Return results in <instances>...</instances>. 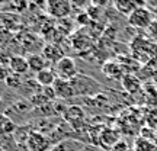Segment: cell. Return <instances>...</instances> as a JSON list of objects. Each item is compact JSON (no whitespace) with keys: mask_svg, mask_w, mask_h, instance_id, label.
Returning <instances> with one entry per match:
<instances>
[{"mask_svg":"<svg viewBox=\"0 0 157 151\" xmlns=\"http://www.w3.org/2000/svg\"><path fill=\"white\" fill-rule=\"evenodd\" d=\"M132 150L134 151H157V147L150 140H147L144 137H138L134 141V148Z\"/></svg>","mask_w":157,"mask_h":151,"instance_id":"obj_15","label":"cell"},{"mask_svg":"<svg viewBox=\"0 0 157 151\" xmlns=\"http://www.w3.org/2000/svg\"><path fill=\"white\" fill-rule=\"evenodd\" d=\"M129 151H134V150H129Z\"/></svg>","mask_w":157,"mask_h":151,"instance_id":"obj_20","label":"cell"},{"mask_svg":"<svg viewBox=\"0 0 157 151\" xmlns=\"http://www.w3.org/2000/svg\"><path fill=\"white\" fill-rule=\"evenodd\" d=\"M45 6H47V12L57 19H63V17L68 16L71 13V7H73V5L67 0H48Z\"/></svg>","mask_w":157,"mask_h":151,"instance_id":"obj_4","label":"cell"},{"mask_svg":"<svg viewBox=\"0 0 157 151\" xmlns=\"http://www.w3.org/2000/svg\"><path fill=\"white\" fill-rule=\"evenodd\" d=\"M111 151H129V148L125 141H118L117 144L111 148Z\"/></svg>","mask_w":157,"mask_h":151,"instance_id":"obj_17","label":"cell"},{"mask_svg":"<svg viewBox=\"0 0 157 151\" xmlns=\"http://www.w3.org/2000/svg\"><path fill=\"white\" fill-rule=\"evenodd\" d=\"M82 151H99V148H96V147H93V145H86V147H83Z\"/></svg>","mask_w":157,"mask_h":151,"instance_id":"obj_18","label":"cell"},{"mask_svg":"<svg viewBox=\"0 0 157 151\" xmlns=\"http://www.w3.org/2000/svg\"><path fill=\"white\" fill-rule=\"evenodd\" d=\"M52 70L56 71L57 78H63V80H73L78 74L74 58L67 55H64L60 61L56 62L52 66Z\"/></svg>","mask_w":157,"mask_h":151,"instance_id":"obj_3","label":"cell"},{"mask_svg":"<svg viewBox=\"0 0 157 151\" xmlns=\"http://www.w3.org/2000/svg\"><path fill=\"white\" fill-rule=\"evenodd\" d=\"M15 129H16L15 122L12 121L10 118L6 116V115H0V137L12 134Z\"/></svg>","mask_w":157,"mask_h":151,"instance_id":"obj_14","label":"cell"},{"mask_svg":"<svg viewBox=\"0 0 157 151\" xmlns=\"http://www.w3.org/2000/svg\"><path fill=\"white\" fill-rule=\"evenodd\" d=\"M154 22L157 23V10H156V13H154Z\"/></svg>","mask_w":157,"mask_h":151,"instance_id":"obj_19","label":"cell"},{"mask_svg":"<svg viewBox=\"0 0 157 151\" xmlns=\"http://www.w3.org/2000/svg\"><path fill=\"white\" fill-rule=\"evenodd\" d=\"M35 80L41 87H52L57 81V74L52 68H45L35 76Z\"/></svg>","mask_w":157,"mask_h":151,"instance_id":"obj_11","label":"cell"},{"mask_svg":"<svg viewBox=\"0 0 157 151\" xmlns=\"http://www.w3.org/2000/svg\"><path fill=\"white\" fill-rule=\"evenodd\" d=\"M102 73L108 76L109 78H113V80H121L124 77V68L122 64H119L118 61H106L102 67Z\"/></svg>","mask_w":157,"mask_h":151,"instance_id":"obj_10","label":"cell"},{"mask_svg":"<svg viewBox=\"0 0 157 151\" xmlns=\"http://www.w3.org/2000/svg\"><path fill=\"white\" fill-rule=\"evenodd\" d=\"M64 118L67 119L68 122L74 123L76 121H82L84 118V113H83V109L78 106H71L68 108L67 111L64 112Z\"/></svg>","mask_w":157,"mask_h":151,"instance_id":"obj_16","label":"cell"},{"mask_svg":"<svg viewBox=\"0 0 157 151\" xmlns=\"http://www.w3.org/2000/svg\"><path fill=\"white\" fill-rule=\"evenodd\" d=\"M42 55L47 58V61L48 62H51L52 66L56 64V62H58L60 60H61L63 57V51H61V48L60 47H57V45H52V44H50V45H47L44 48V51H42Z\"/></svg>","mask_w":157,"mask_h":151,"instance_id":"obj_13","label":"cell"},{"mask_svg":"<svg viewBox=\"0 0 157 151\" xmlns=\"http://www.w3.org/2000/svg\"><path fill=\"white\" fill-rule=\"evenodd\" d=\"M26 60H28L29 70H31V71H34L35 74H38V73H41L42 70L48 68V64H50L42 54H35V52L34 54H31Z\"/></svg>","mask_w":157,"mask_h":151,"instance_id":"obj_9","label":"cell"},{"mask_svg":"<svg viewBox=\"0 0 157 151\" xmlns=\"http://www.w3.org/2000/svg\"><path fill=\"white\" fill-rule=\"evenodd\" d=\"M121 84H122L124 90L131 95H135L141 90V80L134 74H124V77L121 78Z\"/></svg>","mask_w":157,"mask_h":151,"instance_id":"obj_8","label":"cell"},{"mask_svg":"<svg viewBox=\"0 0 157 151\" xmlns=\"http://www.w3.org/2000/svg\"><path fill=\"white\" fill-rule=\"evenodd\" d=\"M71 84L74 87V92H76V96H90L95 95L101 90V84L98 83L96 80H93L89 76H82V74H77L73 80H70Z\"/></svg>","mask_w":157,"mask_h":151,"instance_id":"obj_2","label":"cell"},{"mask_svg":"<svg viewBox=\"0 0 157 151\" xmlns=\"http://www.w3.org/2000/svg\"><path fill=\"white\" fill-rule=\"evenodd\" d=\"M146 3H140V2H132V0H117L113 6H115V9H117L119 13H122V15H127L129 16L132 12L137 9V7H140V6H144Z\"/></svg>","mask_w":157,"mask_h":151,"instance_id":"obj_12","label":"cell"},{"mask_svg":"<svg viewBox=\"0 0 157 151\" xmlns=\"http://www.w3.org/2000/svg\"><path fill=\"white\" fill-rule=\"evenodd\" d=\"M26 145L31 151H47L50 148V141L39 132H31L26 141Z\"/></svg>","mask_w":157,"mask_h":151,"instance_id":"obj_6","label":"cell"},{"mask_svg":"<svg viewBox=\"0 0 157 151\" xmlns=\"http://www.w3.org/2000/svg\"><path fill=\"white\" fill-rule=\"evenodd\" d=\"M9 68H10L12 74H17V76H22L26 71H29V66H28V60L22 55H12L9 60Z\"/></svg>","mask_w":157,"mask_h":151,"instance_id":"obj_7","label":"cell"},{"mask_svg":"<svg viewBox=\"0 0 157 151\" xmlns=\"http://www.w3.org/2000/svg\"><path fill=\"white\" fill-rule=\"evenodd\" d=\"M153 22H154V13L147 7V3L137 7L128 16V23L135 29H148Z\"/></svg>","mask_w":157,"mask_h":151,"instance_id":"obj_1","label":"cell"},{"mask_svg":"<svg viewBox=\"0 0 157 151\" xmlns=\"http://www.w3.org/2000/svg\"><path fill=\"white\" fill-rule=\"evenodd\" d=\"M52 89L56 92V96L60 99H71L76 96L74 87L70 80H63V78H57V81L54 83Z\"/></svg>","mask_w":157,"mask_h":151,"instance_id":"obj_5","label":"cell"}]
</instances>
